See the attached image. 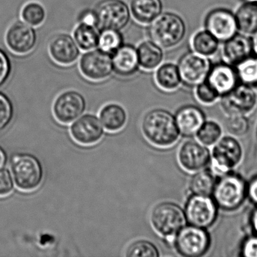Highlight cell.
Listing matches in <instances>:
<instances>
[{"instance_id":"obj_40","label":"cell","mask_w":257,"mask_h":257,"mask_svg":"<svg viewBox=\"0 0 257 257\" xmlns=\"http://www.w3.org/2000/svg\"><path fill=\"white\" fill-rule=\"evenodd\" d=\"M12 66L10 58L5 52L0 49V86L10 77Z\"/></svg>"},{"instance_id":"obj_7","label":"cell","mask_w":257,"mask_h":257,"mask_svg":"<svg viewBox=\"0 0 257 257\" xmlns=\"http://www.w3.org/2000/svg\"><path fill=\"white\" fill-rule=\"evenodd\" d=\"M174 246L183 256H201L210 248V234L207 228L187 223L176 234Z\"/></svg>"},{"instance_id":"obj_36","label":"cell","mask_w":257,"mask_h":257,"mask_svg":"<svg viewBox=\"0 0 257 257\" xmlns=\"http://www.w3.org/2000/svg\"><path fill=\"white\" fill-rule=\"evenodd\" d=\"M195 97L198 102L204 105H212L220 98V96L209 85L207 81L195 87Z\"/></svg>"},{"instance_id":"obj_41","label":"cell","mask_w":257,"mask_h":257,"mask_svg":"<svg viewBox=\"0 0 257 257\" xmlns=\"http://www.w3.org/2000/svg\"><path fill=\"white\" fill-rule=\"evenodd\" d=\"M242 256L257 257V235L254 234L246 237L241 246Z\"/></svg>"},{"instance_id":"obj_3","label":"cell","mask_w":257,"mask_h":257,"mask_svg":"<svg viewBox=\"0 0 257 257\" xmlns=\"http://www.w3.org/2000/svg\"><path fill=\"white\" fill-rule=\"evenodd\" d=\"M247 183L235 173H228L216 180L212 198L216 205L222 210H237L246 198Z\"/></svg>"},{"instance_id":"obj_17","label":"cell","mask_w":257,"mask_h":257,"mask_svg":"<svg viewBox=\"0 0 257 257\" xmlns=\"http://www.w3.org/2000/svg\"><path fill=\"white\" fill-rule=\"evenodd\" d=\"M205 30L218 41L225 43L238 32L235 15L223 9L213 10L206 18Z\"/></svg>"},{"instance_id":"obj_15","label":"cell","mask_w":257,"mask_h":257,"mask_svg":"<svg viewBox=\"0 0 257 257\" xmlns=\"http://www.w3.org/2000/svg\"><path fill=\"white\" fill-rule=\"evenodd\" d=\"M37 41L35 30L23 21L15 22L6 33V44L16 55H26L31 53L35 48Z\"/></svg>"},{"instance_id":"obj_39","label":"cell","mask_w":257,"mask_h":257,"mask_svg":"<svg viewBox=\"0 0 257 257\" xmlns=\"http://www.w3.org/2000/svg\"><path fill=\"white\" fill-rule=\"evenodd\" d=\"M14 189V180L11 172L5 168H0V198L8 196Z\"/></svg>"},{"instance_id":"obj_6","label":"cell","mask_w":257,"mask_h":257,"mask_svg":"<svg viewBox=\"0 0 257 257\" xmlns=\"http://www.w3.org/2000/svg\"><path fill=\"white\" fill-rule=\"evenodd\" d=\"M150 38L162 49H171L178 45L186 34L183 19L174 13H162L149 30Z\"/></svg>"},{"instance_id":"obj_45","label":"cell","mask_w":257,"mask_h":257,"mask_svg":"<svg viewBox=\"0 0 257 257\" xmlns=\"http://www.w3.org/2000/svg\"><path fill=\"white\" fill-rule=\"evenodd\" d=\"M251 43H252V54L257 57V31L252 35Z\"/></svg>"},{"instance_id":"obj_47","label":"cell","mask_w":257,"mask_h":257,"mask_svg":"<svg viewBox=\"0 0 257 257\" xmlns=\"http://www.w3.org/2000/svg\"><path fill=\"white\" fill-rule=\"evenodd\" d=\"M248 2L257 3V0H246Z\"/></svg>"},{"instance_id":"obj_21","label":"cell","mask_w":257,"mask_h":257,"mask_svg":"<svg viewBox=\"0 0 257 257\" xmlns=\"http://www.w3.org/2000/svg\"><path fill=\"white\" fill-rule=\"evenodd\" d=\"M174 116L181 136H195L206 121L203 111L192 105L180 108Z\"/></svg>"},{"instance_id":"obj_43","label":"cell","mask_w":257,"mask_h":257,"mask_svg":"<svg viewBox=\"0 0 257 257\" xmlns=\"http://www.w3.org/2000/svg\"><path fill=\"white\" fill-rule=\"evenodd\" d=\"M246 198L257 206V175L252 177L246 186Z\"/></svg>"},{"instance_id":"obj_5","label":"cell","mask_w":257,"mask_h":257,"mask_svg":"<svg viewBox=\"0 0 257 257\" xmlns=\"http://www.w3.org/2000/svg\"><path fill=\"white\" fill-rule=\"evenodd\" d=\"M10 170L16 187L23 192L36 190L43 181V167L39 159L33 155H15L12 158Z\"/></svg>"},{"instance_id":"obj_27","label":"cell","mask_w":257,"mask_h":257,"mask_svg":"<svg viewBox=\"0 0 257 257\" xmlns=\"http://www.w3.org/2000/svg\"><path fill=\"white\" fill-rule=\"evenodd\" d=\"M155 82L162 91H174L181 85L178 67L171 63L161 64L155 73Z\"/></svg>"},{"instance_id":"obj_12","label":"cell","mask_w":257,"mask_h":257,"mask_svg":"<svg viewBox=\"0 0 257 257\" xmlns=\"http://www.w3.org/2000/svg\"><path fill=\"white\" fill-rule=\"evenodd\" d=\"M211 67L208 57L193 51L183 55L177 65L182 83L189 87H195L205 82Z\"/></svg>"},{"instance_id":"obj_9","label":"cell","mask_w":257,"mask_h":257,"mask_svg":"<svg viewBox=\"0 0 257 257\" xmlns=\"http://www.w3.org/2000/svg\"><path fill=\"white\" fill-rule=\"evenodd\" d=\"M218 209L212 196L192 194L184 208L187 223L201 228H209L216 220Z\"/></svg>"},{"instance_id":"obj_30","label":"cell","mask_w":257,"mask_h":257,"mask_svg":"<svg viewBox=\"0 0 257 257\" xmlns=\"http://www.w3.org/2000/svg\"><path fill=\"white\" fill-rule=\"evenodd\" d=\"M219 43L212 34L205 30L196 33L192 37L191 44L193 52L209 58L216 53Z\"/></svg>"},{"instance_id":"obj_1","label":"cell","mask_w":257,"mask_h":257,"mask_svg":"<svg viewBox=\"0 0 257 257\" xmlns=\"http://www.w3.org/2000/svg\"><path fill=\"white\" fill-rule=\"evenodd\" d=\"M141 130L152 145L160 149L171 148L181 136L175 116L163 109L147 112L143 117Z\"/></svg>"},{"instance_id":"obj_26","label":"cell","mask_w":257,"mask_h":257,"mask_svg":"<svg viewBox=\"0 0 257 257\" xmlns=\"http://www.w3.org/2000/svg\"><path fill=\"white\" fill-rule=\"evenodd\" d=\"M236 22L240 34L252 36L257 31V3L246 1L236 12Z\"/></svg>"},{"instance_id":"obj_34","label":"cell","mask_w":257,"mask_h":257,"mask_svg":"<svg viewBox=\"0 0 257 257\" xmlns=\"http://www.w3.org/2000/svg\"><path fill=\"white\" fill-rule=\"evenodd\" d=\"M22 21L33 28L41 26L46 18V12L43 5L37 2L27 4L21 12Z\"/></svg>"},{"instance_id":"obj_18","label":"cell","mask_w":257,"mask_h":257,"mask_svg":"<svg viewBox=\"0 0 257 257\" xmlns=\"http://www.w3.org/2000/svg\"><path fill=\"white\" fill-rule=\"evenodd\" d=\"M49 53L54 62L63 67L73 65L80 57V49L73 37L66 34L54 36L49 43Z\"/></svg>"},{"instance_id":"obj_2","label":"cell","mask_w":257,"mask_h":257,"mask_svg":"<svg viewBox=\"0 0 257 257\" xmlns=\"http://www.w3.org/2000/svg\"><path fill=\"white\" fill-rule=\"evenodd\" d=\"M150 222L155 231L173 245L176 234L187 224L184 209L170 201L159 203L153 207Z\"/></svg>"},{"instance_id":"obj_4","label":"cell","mask_w":257,"mask_h":257,"mask_svg":"<svg viewBox=\"0 0 257 257\" xmlns=\"http://www.w3.org/2000/svg\"><path fill=\"white\" fill-rule=\"evenodd\" d=\"M210 151L209 169L217 178L231 172L243 159L241 144L232 136H222Z\"/></svg>"},{"instance_id":"obj_46","label":"cell","mask_w":257,"mask_h":257,"mask_svg":"<svg viewBox=\"0 0 257 257\" xmlns=\"http://www.w3.org/2000/svg\"><path fill=\"white\" fill-rule=\"evenodd\" d=\"M6 162V154L2 147H0V168L4 165Z\"/></svg>"},{"instance_id":"obj_29","label":"cell","mask_w":257,"mask_h":257,"mask_svg":"<svg viewBox=\"0 0 257 257\" xmlns=\"http://www.w3.org/2000/svg\"><path fill=\"white\" fill-rule=\"evenodd\" d=\"M217 177L209 168L194 173L189 182V189L193 195L211 196Z\"/></svg>"},{"instance_id":"obj_24","label":"cell","mask_w":257,"mask_h":257,"mask_svg":"<svg viewBox=\"0 0 257 257\" xmlns=\"http://www.w3.org/2000/svg\"><path fill=\"white\" fill-rule=\"evenodd\" d=\"M127 119V112L121 105L109 103L100 109V120L107 132H119L124 128Z\"/></svg>"},{"instance_id":"obj_20","label":"cell","mask_w":257,"mask_h":257,"mask_svg":"<svg viewBox=\"0 0 257 257\" xmlns=\"http://www.w3.org/2000/svg\"><path fill=\"white\" fill-rule=\"evenodd\" d=\"M112 67L115 74L121 77H131L140 68L137 48L130 44H123L112 55Z\"/></svg>"},{"instance_id":"obj_44","label":"cell","mask_w":257,"mask_h":257,"mask_svg":"<svg viewBox=\"0 0 257 257\" xmlns=\"http://www.w3.org/2000/svg\"><path fill=\"white\" fill-rule=\"evenodd\" d=\"M250 225L254 234L257 235V207L252 211L250 216Z\"/></svg>"},{"instance_id":"obj_32","label":"cell","mask_w":257,"mask_h":257,"mask_svg":"<svg viewBox=\"0 0 257 257\" xmlns=\"http://www.w3.org/2000/svg\"><path fill=\"white\" fill-rule=\"evenodd\" d=\"M124 44V37L121 31L113 29L100 30L99 36V49L113 55L122 45Z\"/></svg>"},{"instance_id":"obj_19","label":"cell","mask_w":257,"mask_h":257,"mask_svg":"<svg viewBox=\"0 0 257 257\" xmlns=\"http://www.w3.org/2000/svg\"><path fill=\"white\" fill-rule=\"evenodd\" d=\"M206 81L220 97L240 83L235 67L227 63L212 66Z\"/></svg>"},{"instance_id":"obj_23","label":"cell","mask_w":257,"mask_h":257,"mask_svg":"<svg viewBox=\"0 0 257 257\" xmlns=\"http://www.w3.org/2000/svg\"><path fill=\"white\" fill-rule=\"evenodd\" d=\"M130 10L138 23L149 25L162 14V3L161 0H132Z\"/></svg>"},{"instance_id":"obj_28","label":"cell","mask_w":257,"mask_h":257,"mask_svg":"<svg viewBox=\"0 0 257 257\" xmlns=\"http://www.w3.org/2000/svg\"><path fill=\"white\" fill-rule=\"evenodd\" d=\"M100 30L97 27L79 23L73 31V37L80 50H92L98 46Z\"/></svg>"},{"instance_id":"obj_38","label":"cell","mask_w":257,"mask_h":257,"mask_svg":"<svg viewBox=\"0 0 257 257\" xmlns=\"http://www.w3.org/2000/svg\"><path fill=\"white\" fill-rule=\"evenodd\" d=\"M227 128L233 136L241 137L249 130V121L246 115L229 116L227 122Z\"/></svg>"},{"instance_id":"obj_16","label":"cell","mask_w":257,"mask_h":257,"mask_svg":"<svg viewBox=\"0 0 257 257\" xmlns=\"http://www.w3.org/2000/svg\"><path fill=\"white\" fill-rule=\"evenodd\" d=\"M70 135L77 144L91 146L103 138L104 130L100 120L93 114L81 115L70 126Z\"/></svg>"},{"instance_id":"obj_11","label":"cell","mask_w":257,"mask_h":257,"mask_svg":"<svg viewBox=\"0 0 257 257\" xmlns=\"http://www.w3.org/2000/svg\"><path fill=\"white\" fill-rule=\"evenodd\" d=\"M257 104V94L253 88L239 83L235 88L221 97L222 110L229 116L246 115Z\"/></svg>"},{"instance_id":"obj_8","label":"cell","mask_w":257,"mask_h":257,"mask_svg":"<svg viewBox=\"0 0 257 257\" xmlns=\"http://www.w3.org/2000/svg\"><path fill=\"white\" fill-rule=\"evenodd\" d=\"M99 29H113L121 31L130 22V7L123 0H101L96 6Z\"/></svg>"},{"instance_id":"obj_10","label":"cell","mask_w":257,"mask_h":257,"mask_svg":"<svg viewBox=\"0 0 257 257\" xmlns=\"http://www.w3.org/2000/svg\"><path fill=\"white\" fill-rule=\"evenodd\" d=\"M79 68L81 74L88 80L103 82L113 72L112 55L99 49L88 51L81 56Z\"/></svg>"},{"instance_id":"obj_35","label":"cell","mask_w":257,"mask_h":257,"mask_svg":"<svg viewBox=\"0 0 257 257\" xmlns=\"http://www.w3.org/2000/svg\"><path fill=\"white\" fill-rule=\"evenodd\" d=\"M160 252L156 244L147 240H138L129 244L125 250L127 257H159Z\"/></svg>"},{"instance_id":"obj_22","label":"cell","mask_w":257,"mask_h":257,"mask_svg":"<svg viewBox=\"0 0 257 257\" xmlns=\"http://www.w3.org/2000/svg\"><path fill=\"white\" fill-rule=\"evenodd\" d=\"M252 54V43L247 36L236 34L232 38L225 42L222 55L225 63L235 66L240 61L251 56Z\"/></svg>"},{"instance_id":"obj_42","label":"cell","mask_w":257,"mask_h":257,"mask_svg":"<svg viewBox=\"0 0 257 257\" xmlns=\"http://www.w3.org/2000/svg\"><path fill=\"white\" fill-rule=\"evenodd\" d=\"M78 21L79 23L86 24V25H93L98 28V21H97V14L94 9V10L86 9L81 12L78 17Z\"/></svg>"},{"instance_id":"obj_33","label":"cell","mask_w":257,"mask_h":257,"mask_svg":"<svg viewBox=\"0 0 257 257\" xmlns=\"http://www.w3.org/2000/svg\"><path fill=\"white\" fill-rule=\"evenodd\" d=\"M197 141L206 147H213L222 138V128L214 121H205L195 135Z\"/></svg>"},{"instance_id":"obj_25","label":"cell","mask_w":257,"mask_h":257,"mask_svg":"<svg viewBox=\"0 0 257 257\" xmlns=\"http://www.w3.org/2000/svg\"><path fill=\"white\" fill-rule=\"evenodd\" d=\"M140 67L147 71L156 70L162 64L164 54L160 46L152 41H144L137 48Z\"/></svg>"},{"instance_id":"obj_13","label":"cell","mask_w":257,"mask_h":257,"mask_svg":"<svg viewBox=\"0 0 257 257\" xmlns=\"http://www.w3.org/2000/svg\"><path fill=\"white\" fill-rule=\"evenodd\" d=\"M85 108L86 101L82 94L76 91H67L56 97L52 106V112L57 121L67 124L81 116Z\"/></svg>"},{"instance_id":"obj_37","label":"cell","mask_w":257,"mask_h":257,"mask_svg":"<svg viewBox=\"0 0 257 257\" xmlns=\"http://www.w3.org/2000/svg\"><path fill=\"white\" fill-rule=\"evenodd\" d=\"M13 106L7 95L0 93V132L8 127L13 117Z\"/></svg>"},{"instance_id":"obj_14","label":"cell","mask_w":257,"mask_h":257,"mask_svg":"<svg viewBox=\"0 0 257 257\" xmlns=\"http://www.w3.org/2000/svg\"><path fill=\"white\" fill-rule=\"evenodd\" d=\"M211 158V151L208 147L198 141H188L183 143L177 153V159L180 167L189 173L207 168Z\"/></svg>"},{"instance_id":"obj_31","label":"cell","mask_w":257,"mask_h":257,"mask_svg":"<svg viewBox=\"0 0 257 257\" xmlns=\"http://www.w3.org/2000/svg\"><path fill=\"white\" fill-rule=\"evenodd\" d=\"M239 82L249 86L257 85V57H248L235 65Z\"/></svg>"}]
</instances>
